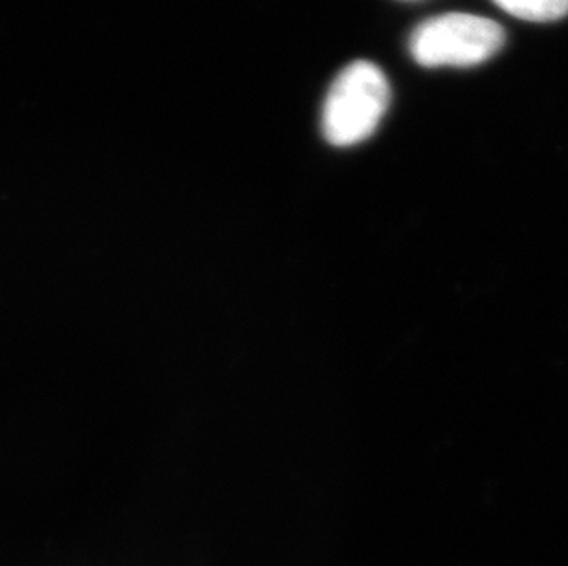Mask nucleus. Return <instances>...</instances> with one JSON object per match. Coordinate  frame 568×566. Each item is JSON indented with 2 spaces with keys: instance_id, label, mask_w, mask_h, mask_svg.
<instances>
[{
  "instance_id": "obj_1",
  "label": "nucleus",
  "mask_w": 568,
  "mask_h": 566,
  "mask_svg": "<svg viewBox=\"0 0 568 566\" xmlns=\"http://www.w3.org/2000/svg\"><path fill=\"white\" fill-rule=\"evenodd\" d=\"M390 103V87L379 67L355 61L333 81L322 114L327 142L338 148L368 139Z\"/></svg>"
},
{
  "instance_id": "obj_2",
  "label": "nucleus",
  "mask_w": 568,
  "mask_h": 566,
  "mask_svg": "<svg viewBox=\"0 0 568 566\" xmlns=\"http://www.w3.org/2000/svg\"><path fill=\"white\" fill-rule=\"evenodd\" d=\"M505 39V30L491 19L445 13L414 30L410 52L424 67H473L494 58Z\"/></svg>"
},
{
  "instance_id": "obj_3",
  "label": "nucleus",
  "mask_w": 568,
  "mask_h": 566,
  "mask_svg": "<svg viewBox=\"0 0 568 566\" xmlns=\"http://www.w3.org/2000/svg\"><path fill=\"white\" fill-rule=\"evenodd\" d=\"M509 16L523 21H558L568 16V0H495Z\"/></svg>"
}]
</instances>
